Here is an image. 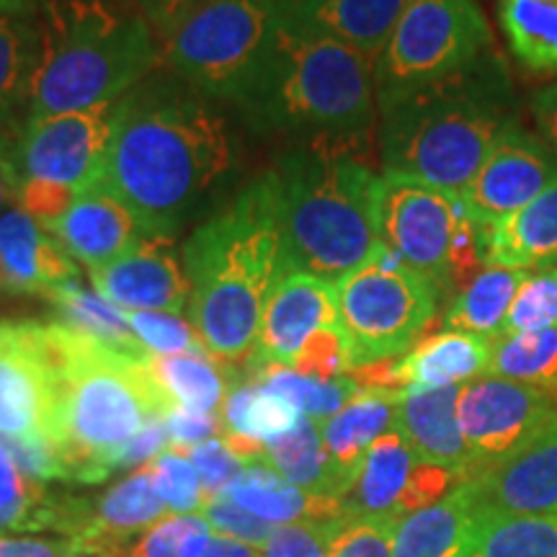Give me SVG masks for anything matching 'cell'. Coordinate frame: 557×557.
<instances>
[{"instance_id":"1","label":"cell","mask_w":557,"mask_h":557,"mask_svg":"<svg viewBox=\"0 0 557 557\" xmlns=\"http://www.w3.org/2000/svg\"><path fill=\"white\" fill-rule=\"evenodd\" d=\"M238 171L233 124L176 75H148L116 101L101 181L145 230L173 238Z\"/></svg>"},{"instance_id":"2","label":"cell","mask_w":557,"mask_h":557,"mask_svg":"<svg viewBox=\"0 0 557 557\" xmlns=\"http://www.w3.org/2000/svg\"><path fill=\"white\" fill-rule=\"evenodd\" d=\"M372 135H299L274 160L284 271L336 284L380 248Z\"/></svg>"},{"instance_id":"3","label":"cell","mask_w":557,"mask_h":557,"mask_svg":"<svg viewBox=\"0 0 557 557\" xmlns=\"http://www.w3.org/2000/svg\"><path fill=\"white\" fill-rule=\"evenodd\" d=\"M191 278L189 318L207 357L238 380L259 344L271 289L284 274L282 230L271 176H261L218 214L201 222L184 246Z\"/></svg>"},{"instance_id":"4","label":"cell","mask_w":557,"mask_h":557,"mask_svg":"<svg viewBox=\"0 0 557 557\" xmlns=\"http://www.w3.org/2000/svg\"><path fill=\"white\" fill-rule=\"evenodd\" d=\"M517 90L496 50L380 109L382 173L462 194L500 132L517 122Z\"/></svg>"},{"instance_id":"5","label":"cell","mask_w":557,"mask_h":557,"mask_svg":"<svg viewBox=\"0 0 557 557\" xmlns=\"http://www.w3.org/2000/svg\"><path fill=\"white\" fill-rule=\"evenodd\" d=\"M47 336L58 377L50 444L67 480L99 483L114 472L116 449L148 423L165 421L176 400L152 374V354L132 357L60 320L47 323Z\"/></svg>"},{"instance_id":"6","label":"cell","mask_w":557,"mask_h":557,"mask_svg":"<svg viewBox=\"0 0 557 557\" xmlns=\"http://www.w3.org/2000/svg\"><path fill=\"white\" fill-rule=\"evenodd\" d=\"M158 60L156 32L127 0H39L26 120L120 101Z\"/></svg>"},{"instance_id":"7","label":"cell","mask_w":557,"mask_h":557,"mask_svg":"<svg viewBox=\"0 0 557 557\" xmlns=\"http://www.w3.org/2000/svg\"><path fill=\"white\" fill-rule=\"evenodd\" d=\"M235 109L256 135L372 132L374 60L282 11L269 50Z\"/></svg>"},{"instance_id":"8","label":"cell","mask_w":557,"mask_h":557,"mask_svg":"<svg viewBox=\"0 0 557 557\" xmlns=\"http://www.w3.org/2000/svg\"><path fill=\"white\" fill-rule=\"evenodd\" d=\"M278 16L276 0H199L158 34L160 60L201 96L235 107L269 50Z\"/></svg>"},{"instance_id":"9","label":"cell","mask_w":557,"mask_h":557,"mask_svg":"<svg viewBox=\"0 0 557 557\" xmlns=\"http://www.w3.org/2000/svg\"><path fill=\"white\" fill-rule=\"evenodd\" d=\"M333 289L351 369L408 354L434 323L442 302L436 284L385 246Z\"/></svg>"},{"instance_id":"10","label":"cell","mask_w":557,"mask_h":557,"mask_svg":"<svg viewBox=\"0 0 557 557\" xmlns=\"http://www.w3.org/2000/svg\"><path fill=\"white\" fill-rule=\"evenodd\" d=\"M491 50L493 29L475 0H410L374 60L377 109L449 78Z\"/></svg>"},{"instance_id":"11","label":"cell","mask_w":557,"mask_h":557,"mask_svg":"<svg viewBox=\"0 0 557 557\" xmlns=\"http://www.w3.org/2000/svg\"><path fill=\"white\" fill-rule=\"evenodd\" d=\"M465 207L449 194L400 173H380L374 194V225L380 246L400 256L410 269L449 297V243Z\"/></svg>"},{"instance_id":"12","label":"cell","mask_w":557,"mask_h":557,"mask_svg":"<svg viewBox=\"0 0 557 557\" xmlns=\"http://www.w3.org/2000/svg\"><path fill=\"white\" fill-rule=\"evenodd\" d=\"M116 101L73 114L26 120L5 181L9 194L24 181H50L75 194L99 184L114 129Z\"/></svg>"},{"instance_id":"13","label":"cell","mask_w":557,"mask_h":557,"mask_svg":"<svg viewBox=\"0 0 557 557\" xmlns=\"http://www.w3.org/2000/svg\"><path fill=\"white\" fill-rule=\"evenodd\" d=\"M457 416L478 475L557 421V393L483 374L459 387Z\"/></svg>"},{"instance_id":"14","label":"cell","mask_w":557,"mask_h":557,"mask_svg":"<svg viewBox=\"0 0 557 557\" xmlns=\"http://www.w3.org/2000/svg\"><path fill=\"white\" fill-rule=\"evenodd\" d=\"M54 389L47 323L0 320V438L50 444Z\"/></svg>"},{"instance_id":"15","label":"cell","mask_w":557,"mask_h":557,"mask_svg":"<svg viewBox=\"0 0 557 557\" xmlns=\"http://www.w3.org/2000/svg\"><path fill=\"white\" fill-rule=\"evenodd\" d=\"M555 178L557 156L517 120L500 132L459 199L480 227H493L540 197Z\"/></svg>"},{"instance_id":"16","label":"cell","mask_w":557,"mask_h":557,"mask_svg":"<svg viewBox=\"0 0 557 557\" xmlns=\"http://www.w3.org/2000/svg\"><path fill=\"white\" fill-rule=\"evenodd\" d=\"M338 325L333 284L299 271H284L263 308L259 344L248 359L246 377L263 367H292L312 333Z\"/></svg>"},{"instance_id":"17","label":"cell","mask_w":557,"mask_h":557,"mask_svg":"<svg viewBox=\"0 0 557 557\" xmlns=\"http://www.w3.org/2000/svg\"><path fill=\"white\" fill-rule=\"evenodd\" d=\"M96 292L120 310L178 312L191 302V278L173 238H148L107 267L90 269Z\"/></svg>"},{"instance_id":"18","label":"cell","mask_w":557,"mask_h":557,"mask_svg":"<svg viewBox=\"0 0 557 557\" xmlns=\"http://www.w3.org/2000/svg\"><path fill=\"white\" fill-rule=\"evenodd\" d=\"M487 517H549L557 513V421L524 447L472 475Z\"/></svg>"},{"instance_id":"19","label":"cell","mask_w":557,"mask_h":557,"mask_svg":"<svg viewBox=\"0 0 557 557\" xmlns=\"http://www.w3.org/2000/svg\"><path fill=\"white\" fill-rule=\"evenodd\" d=\"M47 233L88 269L107 267L143 240L156 238L103 181L75 194L67 212Z\"/></svg>"},{"instance_id":"20","label":"cell","mask_w":557,"mask_h":557,"mask_svg":"<svg viewBox=\"0 0 557 557\" xmlns=\"http://www.w3.org/2000/svg\"><path fill=\"white\" fill-rule=\"evenodd\" d=\"M459 385L438 389H408L395 408V431L406 438L418 462L455 470L465 480L475 465L457 416Z\"/></svg>"},{"instance_id":"21","label":"cell","mask_w":557,"mask_h":557,"mask_svg":"<svg viewBox=\"0 0 557 557\" xmlns=\"http://www.w3.org/2000/svg\"><path fill=\"white\" fill-rule=\"evenodd\" d=\"M78 278L75 259L24 209L0 218V287L18 295H50L60 284Z\"/></svg>"},{"instance_id":"22","label":"cell","mask_w":557,"mask_h":557,"mask_svg":"<svg viewBox=\"0 0 557 557\" xmlns=\"http://www.w3.org/2000/svg\"><path fill=\"white\" fill-rule=\"evenodd\" d=\"M487 513L472 480L398 521L393 557H468Z\"/></svg>"},{"instance_id":"23","label":"cell","mask_w":557,"mask_h":557,"mask_svg":"<svg viewBox=\"0 0 557 557\" xmlns=\"http://www.w3.org/2000/svg\"><path fill=\"white\" fill-rule=\"evenodd\" d=\"M163 511L165 504L156 493L150 468L145 465L96 500L94 524L81 537L70 540V545L73 553L83 555L129 557L132 540L163 519Z\"/></svg>"},{"instance_id":"24","label":"cell","mask_w":557,"mask_h":557,"mask_svg":"<svg viewBox=\"0 0 557 557\" xmlns=\"http://www.w3.org/2000/svg\"><path fill=\"white\" fill-rule=\"evenodd\" d=\"M400 395L359 389L336 416L320 423L323 447L329 451L338 498L351 491L367 451L382 434L395 429V408Z\"/></svg>"},{"instance_id":"25","label":"cell","mask_w":557,"mask_h":557,"mask_svg":"<svg viewBox=\"0 0 557 557\" xmlns=\"http://www.w3.org/2000/svg\"><path fill=\"white\" fill-rule=\"evenodd\" d=\"M485 267L545 271L557 267V178L498 225L483 227Z\"/></svg>"},{"instance_id":"26","label":"cell","mask_w":557,"mask_h":557,"mask_svg":"<svg viewBox=\"0 0 557 557\" xmlns=\"http://www.w3.org/2000/svg\"><path fill=\"white\" fill-rule=\"evenodd\" d=\"M410 0H308L282 9L292 21L377 60Z\"/></svg>"},{"instance_id":"27","label":"cell","mask_w":557,"mask_h":557,"mask_svg":"<svg viewBox=\"0 0 557 557\" xmlns=\"http://www.w3.org/2000/svg\"><path fill=\"white\" fill-rule=\"evenodd\" d=\"M491 364V338L462 331H442L429 336L398 359L403 393L408 389H438L487 374Z\"/></svg>"},{"instance_id":"28","label":"cell","mask_w":557,"mask_h":557,"mask_svg":"<svg viewBox=\"0 0 557 557\" xmlns=\"http://www.w3.org/2000/svg\"><path fill=\"white\" fill-rule=\"evenodd\" d=\"M416 468L418 459L406 438L395 429L382 434L367 451L351 491L344 496L346 517L403 519V498Z\"/></svg>"},{"instance_id":"29","label":"cell","mask_w":557,"mask_h":557,"mask_svg":"<svg viewBox=\"0 0 557 557\" xmlns=\"http://www.w3.org/2000/svg\"><path fill=\"white\" fill-rule=\"evenodd\" d=\"M235 504L271 521V524H299V521H338L346 519L344 500L333 496H312L292 485L269 465H248L227 487Z\"/></svg>"},{"instance_id":"30","label":"cell","mask_w":557,"mask_h":557,"mask_svg":"<svg viewBox=\"0 0 557 557\" xmlns=\"http://www.w3.org/2000/svg\"><path fill=\"white\" fill-rule=\"evenodd\" d=\"M39 47V13H0V137L26 124Z\"/></svg>"},{"instance_id":"31","label":"cell","mask_w":557,"mask_h":557,"mask_svg":"<svg viewBox=\"0 0 557 557\" xmlns=\"http://www.w3.org/2000/svg\"><path fill=\"white\" fill-rule=\"evenodd\" d=\"M527 278L529 271L485 267L468 287L449 299L442 320L444 331H462L491 341L498 338L513 297L519 295Z\"/></svg>"},{"instance_id":"32","label":"cell","mask_w":557,"mask_h":557,"mask_svg":"<svg viewBox=\"0 0 557 557\" xmlns=\"http://www.w3.org/2000/svg\"><path fill=\"white\" fill-rule=\"evenodd\" d=\"M498 24L521 67L557 75V0H498Z\"/></svg>"},{"instance_id":"33","label":"cell","mask_w":557,"mask_h":557,"mask_svg":"<svg viewBox=\"0 0 557 557\" xmlns=\"http://www.w3.org/2000/svg\"><path fill=\"white\" fill-rule=\"evenodd\" d=\"M47 299L58 308L60 323L103 341V344L127 351L132 357H148V348L139 344L132 331L127 312L111 305L99 292L83 287L78 278L54 287Z\"/></svg>"},{"instance_id":"34","label":"cell","mask_w":557,"mask_h":557,"mask_svg":"<svg viewBox=\"0 0 557 557\" xmlns=\"http://www.w3.org/2000/svg\"><path fill=\"white\" fill-rule=\"evenodd\" d=\"M263 465L274 468L284 480L312 496L338 498L336 478H333L329 451L323 447L320 426L308 416H302V421L289 434L267 444V462Z\"/></svg>"},{"instance_id":"35","label":"cell","mask_w":557,"mask_h":557,"mask_svg":"<svg viewBox=\"0 0 557 557\" xmlns=\"http://www.w3.org/2000/svg\"><path fill=\"white\" fill-rule=\"evenodd\" d=\"M302 410L287 395L259 382H246L235 385L222 406V431L269 444L289 434L302 421Z\"/></svg>"},{"instance_id":"36","label":"cell","mask_w":557,"mask_h":557,"mask_svg":"<svg viewBox=\"0 0 557 557\" xmlns=\"http://www.w3.org/2000/svg\"><path fill=\"white\" fill-rule=\"evenodd\" d=\"M150 367L176 406L218 413V408L227 400V385L233 377L212 359H207V354H173V357L152 354Z\"/></svg>"},{"instance_id":"37","label":"cell","mask_w":557,"mask_h":557,"mask_svg":"<svg viewBox=\"0 0 557 557\" xmlns=\"http://www.w3.org/2000/svg\"><path fill=\"white\" fill-rule=\"evenodd\" d=\"M487 374L557 393V329L493 338Z\"/></svg>"},{"instance_id":"38","label":"cell","mask_w":557,"mask_h":557,"mask_svg":"<svg viewBox=\"0 0 557 557\" xmlns=\"http://www.w3.org/2000/svg\"><path fill=\"white\" fill-rule=\"evenodd\" d=\"M468 557H557V513L485 517Z\"/></svg>"},{"instance_id":"39","label":"cell","mask_w":557,"mask_h":557,"mask_svg":"<svg viewBox=\"0 0 557 557\" xmlns=\"http://www.w3.org/2000/svg\"><path fill=\"white\" fill-rule=\"evenodd\" d=\"M248 382H259V385H269L276 393L287 395L315 423L329 421V418L336 416L359 393V387L348 380V374L341 380L320 382L305 377V374H297L289 367H263L259 372L250 374Z\"/></svg>"},{"instance_id":"40","label":"cell","mask_w":557,"mask_h":557,"mask_svg":"<svg viewBox=\"0 0 557 557\" xmlns=\"http://www.w3.org/2000/svg\"><path fill=\"white\" fill-rule=\"evenodd\" d=\"M156 493L173 513H197L205 508V493L189 451L163 449L148 462Z\"/></svg>"},{"instance_id":"41","label":"cell","mask_w":557,"mask_h":557,"mask_svg":"<svg viewBox=\"0 0 557 557\" xmlns=\"http://www.w3.org/2000/svg\"><path fill=\"white\" fill-rule=\"evenodd\" d=\"M45 496L47 491L41 480L26 475L0 438V527L16 532L34 529V517Z\"/></svg>"},{"instance_id":"42","label":"cell","mask_w":557,"mask_h":557,"mask_svg":"<svg viewBox=\"0 0 557 557\" xmlns=\"http://www.w3.org/2000/svg\"><path fill=\"white\" fill-rule=\"evenodd\" d=\"M557 329V267L529 274L513 297L500 336Z\"/></svg>"},{"instance_id":"43","label":"cell","mask_w":557,"mask_h":557,"mask_svg":"<svg viewBox=\"0 0 557 557\" xmlns=\"http://www.w3.org/2000/svg\"><path fill=\"white\" fill-rule=\"evenodd\" d=\"M135 331L139 344L158 357L173 354H207L197 336V331L176 312H148V310H124Z\"/></svg>"},{"instance_id":"44","label":"cell","mask_w":557,"mask_h":557,"mask_svg":"<svg viewBox=\"0 0 557 557\" xmlns=\"http://www.w3.org/2000/svg\"><path fill=\"white\" fill-rule=\"evenodd\" d=\"M395 517H346L331 557H393V540L398 529Z\"/></svg>"},{"instance_id":"45","label":"cell","mask_w":557,"mask_h":557,"mask_svg":"<svg viewBox=\"0 0 557 557\" xmlns=\"http://www.w3.org/2000/svg\"><path fill=\"white\" fill-rule=\"evenodd\" d=\"M289 369L320 382L346 377L348 369H351V359H348L346 338L338 325L312 333V336L305 341V346L299 348V354L295 361H292Z\"/></svg>"},{"instance_id":"46","label":"cell","mask_w":557,"mask_h":557,"mask_svg":"<svg viewBox=\"0 0 557 557\" xmlns=\"http://www.w3.org/2000/svg\"><path fill=\"white\" fill-rule=\"evenodd\" d=\"M341 524L344 519L299 521V524L278 527L263 547V557H331Z\"/></svg>"},{"instance_id":"47","label":"cell","mask_w":557,"mask_h":557,"mask_svg":"<svg viewBox=\"0 0 557 557\" xmlns=\"http://www.w3.org/2000/svg\"><path fill=\"white\" fill-rule=\"evenodd\" d=\"M201 513H205L209 527L218 529L220 534H225V537H233V540H240V542H248V545H253V547H261V545L267 547L271 534H274L271 521L246 511V508L235 504L227 493L207 500L205 508H201Z\"/></svg>"},{"instance_id":"48","label":"cell","mask_w":557,"mask_h":557,"mask_svg":"<svg viewBox=\"0 0 557 557\" xmlns=\"http://www.w3.org/2000/svg\"><path fill=\"white\" fill-rule=\"evenodd\" d=\"M209 529V521L199 513H173L156 521L132 547L129 557H181L184 542Z\"/></svg>"},{"instance_id":"49","label":"cell","mask_w":557,"mask_h":557,"mask_svg":"<svg viewBox=\"0 0 557 557\" xmlns=\"http://www.w3.org/2000/svg\"><path fill=\"white\" fill-rule=\"evenodd\" d=\"M189 457L197 468L201 493H205L207 500L222 496L227 493L230 483L243 472V462L230 451V447L222 438H209V442H201L197 447L189 449Z\"/></svg>"},{"instance_id":"50","label":"cell","mask_w":557,"mask_h":557,"mask_svg":"<svg viewBox=\"0 0 557 557\" xmlns=\"http://www.w3.org/2000/svg\"><path fill=\"white\" fill-rule=\"evenodd\" d=\"M13 197L18 201V209H24L32 220L50 230L73 205L75 191L62 184H50V181H24Z\"/></svg>"},{"instance_id":"51","label":"cell","mask_w":557,"mask_h":557,"mask_svg":"<svg viewBox=\"0 0 557 557\" xmlns=\"http://www.w3.org/2000/svg\"><path fill=\"white\" fill-rule=\"evenodd\" d=\"M165 429H169L173 449L189 451L197 444L218 436V431H222V418L218 413H201V410L176 406L165 418Z\"/></svg>"},{"instance_id":"52","label":"cell","mask_w":557,"mask_h":557,"mask_svg":"<svg viewBox=\"0 0 557 557\" xmlns=\"http://www.w3.org/2000/svg\"><path fill=\"white\" fill-rule=\"evenodd\" d=\"M171 447L169 429L165 421H152L139 431L137 436H132L122 449H116V455L111 457V470H124V468H137V465L150 462L160 451Z\"/></svg>"},{"instance_id":"53","label":"cell","mask_w":557,"mask_h":557,"mask_svg":"<svg viewBox=\"0 0 557 557\" xmlns=\"http://www.w3.org/2000/svg\"><path fill=\"white\" fill-rule=\"evenodd\" d=\"M181 557H263V555H259V549L248 545V542L225 537V534L214 537V534H209V529H205V532L194 534V537L184 542Z\"/></svg>"},{"instance_id":"54","label":"cell","mask_w":557,"mask_h":557,"mask_svg":"<svg viewBox=\"0 0 557 557\" xmlns=\"http://www.w3.org/2000/svg\"><path fill=\"white\" fill-rule=\"evenodd\" d=\"M532 120L542 143L557 156V81L542 86L532 96Z\"/></svg>"},{"instance_id":"55","label":"cell","mask_w":557,"mask_h":557,"mask_svg":"<svg viewBox=\"0 0 557 557\" xmlns=\"http://www.w3.org/2000/svg\"><path fill=\"white\" fill-rule=\"evenodd\" d=\"M73 553L70 540L11 537L0 540V557H65Z\"/></svg>"},{"instance_id":"56","label":"cell","mask_w":557,"mask_h":557,"mask_svg":"<svg viewBox=\"0 0 557 557\" xmlns=\"http://www.w3.org/2000/svg\"><path fill=\"white\" fill-rule=\"evenodd\" d=\"M127 3L148 18V24L152 26V32H156L158 37L160 32L169 29L181 13L189 11L194 3H199V0H127Z\"/></svg>"},{"instance_id":"57","label":"cell","mask_w":557,"mask_h":557,"mask_svg":"<svg viewBox=\"0 0 557 557\" xmlns=\"http://www.w3.org/2000/svg\"><path fill=\"white\" fill-rule=\"evenodd\" d=\"M0 13L37 16V13H39V0H0Z\"/></svg>"},{"instance_id":"58","label":"cell","mask_w":557,"mask_h":557,"mask_svg":"<svg viewBox=\"0 0 557 557\" xmlns=\"http://www.w3.org/2000/svg\"><path fill=\"white\" fill-rule=\"evenodd\" d=\"M278 5H282V9H295V5H302V3H308V0H276Z\"/></svg>"},{"instance_id":"59","label":"cell","mask_w":557,"mask_h":557,"mask_svg":"<svg viewBox=\"0 0 557 557\" xmlns=\"http://www.w3.org/2000/svg\"><path fill=\"white\" fill-rule=\"evenodd\" d=\"M65 557H99V555H83V553H70Z\"/></svg>"},{"instance_id":"60","label":"cell","mask_w":557,"mask_h":557,"mask_svg":"<svg viewBox=\"0 0 557 557\" xmlns=\"http://www.w3.org/2000/svg\"><path fill=\"white\" fill-rule=\"evenodd\" d=\"M3 176H0V205H3Z\"/></svg>"}]
</instances>
